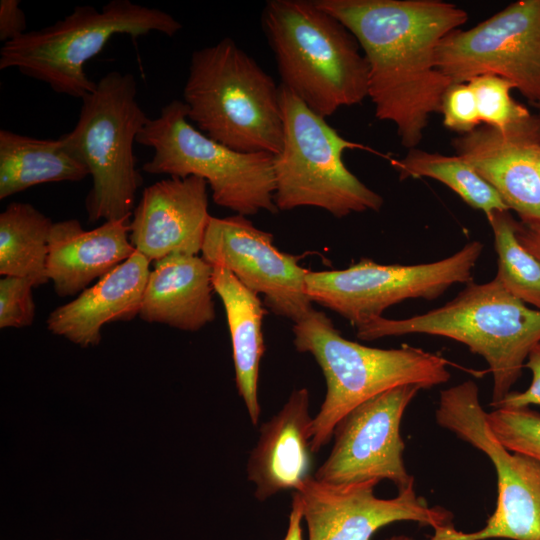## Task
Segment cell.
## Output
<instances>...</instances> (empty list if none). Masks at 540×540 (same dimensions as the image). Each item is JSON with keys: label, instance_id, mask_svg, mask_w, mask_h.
Segmentation results:
<instances>
[{"label": "cell", "instance_id": "obj_3", "mask_svg": "<svg viewBox=\"0 0 540 540\" xmlns=\"http://www.w3.org/2000/svg\"><path fill=\"white\" fill-rule=\"evenodd\" d=\"M407 334L450 338L481 356L492 374L494 408L512 392L540 342V310L514 297L494 277L482 284L468 283L451 301L424 314L379 317L356 327V336L363 341Z\"/></svg>", "mask_w": 540, "mask_h": 540}, {"label": "cell", "instance_id": "obj_30", "mask_svg": "<svg viewBox=\"0 0 540 540\" xmlns=\"http://www.w3.org/2000/svg\"><path fill=\"white\" fill-rule=\"evenodd\" d=\"M440 112L445 127L462 135L475 130L481 123L476 99L468 82L452 83L447 88Z\"/></svg>", "mask_w": 540, "mask_h": 540}, {"label": "cell", "instance_id": "obj_12", "mask_svg": "<svg viewBox=\"0 0 540 540\" xmlns=\"http://www.w3.org/2000/svg\"><path fill=\"white\" fill-rule=\"evenodd\" d=\"M437 67L452 83L484 74L508 80L532 105L540 103V0H518L437 49Z\"/></svg>", "mask_w": 540, "mask_h": 540}, {"label": "cell", "instance_id": "obj_2", "mask_svg": "<svg viewBox=\"0 0 540 540\" xmlns=\"http://www.w3.org/2000/svg\"><path fill=\"white\" fill-rule=\"evenodd\" d=\"M261 24L280 85L314 113L326 118L368 97L369 66L357 39L315 0H269Z\"/></svg>", "mask_w": 540, "mask_h": 540}, {"label": "cell", "instance_id": "obj_37", "mask_svg": "<svg viewBox=\"0 0 540 540\" xmlns=\"http://www.w3.org/2000/svg\"><path fill=\"white\" fill-rule=\"evenodd\" d=\"M533 106H534L535 108H537V110H538V115L540 116V103L534 104Z\"/></svg>", "mask_w": 540, "mask_h": 540}, {"label": "cell", "instance_id": "obj_18", "mask_svg": "<svg viewBox=\"0 0 540 540\" xmlns=\"http://www.w3.org/2000/svg\"><path fill=\"white\" fill-rule=\"evenodd\" d=\"M313 418L309 391L299 388L260 426L246 465L247 479L254 484L258 501L285 490L296 491L311 476Z\"/></svg>", "mask_w": 540, "mask_h": 540}, {"label": "cell", "instance_id": "obj_29", "mask_svg": "<svg viewBox=\"0 0 540 540\" xmlns=\"http://www.w3.org/2000/svg\"><path fill=\"white\" fill-rule=\"evenodd\" d=\"M34 284L24 277L2 276L0 279V328L31 326L35 318L32 296Z\"/></svg>", "mask_w": 540, "mask_h": 540}, {"label": "cell", "instance_id": "obj_19", "mask_svg": "<svg viewBox=\"0 0 540 540\" xmlns=\"http://www.w3.org/2000/svg\"><path fill=\"white\" fill-rule=\"evenodd\" d=\"M149 264L135 251L74 300L55 308L46 320L47 329L81 347L99 344L104 325L139 315Z\"/></svg>", "mask_w": 540, "mask_h": 540}, {"label": "cell", "instance_id": "obj_13", "mask_svg": "<svg viewBox=\"0 0 540 540\" xmlns=\"http://www.w3.org/2000/svg\"><path fill=\"white\" fill-rule=\"evenodd\" d=\"M421 388L402 385L361 403L336 424L333 447L313 477L329 484L388 480L398 492L415 484L403 459V414Z\"/></svg>", "mask_w": 540, "mask_h": 540}, {"label": "cell", "instance_id": "obj_8", "mask_svg": "<svg viewBox=\"0 0 540 540\" xmlns=\"http://www.w3.org/2000/svg\"><path fill=\"white\" fill-rule=\"evenodd\" d=\"M280 106L283 143L273 156L278 211L316 207L337 218L379 211L383 197L359 180L343 161L346 150H373L342 137L282 85Z\"/></svg>", "mask_w": 540, "mask_h": 540}, {"label": "cell", "instance_id": "obj_15", "mask_svg": "<svg viewBox=\"0 0 540 540\" xmlns=\"http://www.w3.org/2000/svg\"><path fill=\"white\" fill-rule=\"evenodd\" d=\"M378 483L329 484L308 477L296 490L308 540H370L379 529L403 521L434 530L454 526L453 514L440 506H429L414 486L392 498H379L374 492Z\"/></svg>", "mask_w": 540, "mask_h": 540}, {"label": "cell", "instance_id": "obj_36", "mask_svg": "<svg viewBox=\"0 0 540 540\" xmlns=\"http://www.w3.org/2000/svg\"><path fill=\"white\" fill-rule=\"evenodd\" d=\"M536 167H537V170H538V173H539V176H540V149L537 153V156H536Z\"/></svg>", "mask_w": 540, "mask_h": 540}, {"label": "cell", "instance_id": "obj_21", "mask_svg": "<svg viewBox=\"0 0 540 540\" xmlns=\"http://www.w3.org/2000/svg\"><path fill=\"white\" fill-rule=\"evenodd\" d=\"M212 272L198 255L172 254L156 261L138 316L184 331L200 330L216 317Z\"/></svg>", "mask_w": 540, "mask_h": 540}, {"label": "cell", "instance_id": "obj_9", "mask_svg": "<svg viewBox=\"0 0 540 540\" xmlns=\"http://www.w3.org/2000/svg\"><path fill=\"white\" fill-rule=\"evenodd\" d=\"M182 100H172L149 118L136 143L153 150L142 169L170 177L204 179L218 206L247 216L279 212L274 201L273 156L243 153L209 138L188 120Z\"/></svg>", "mask_w": 540, "mask_h": 540}, {"label": "cell", "instance_id": "obj_24", "mask_svg": "<svg viewBox=\"0 0 540 540\" xmlns=\"http://www.w3.org/2000/svg\"><path fill=\"white\" fill-rule=\"evenodd\" d=\"M54 222L29 203L12 202L0 214V275L49 281L48 243Z\"/></svg>", "mask_w": 540, "mask_h": 540}, {"label": "cell", "instance_id": "obj_20", "mask_svg": "<svg viewBox=\"0 0 540 540\" xmlns=\"http://www.w3.org/2000/svg\"><path fill=\"white\" fill-rule=\"evenodd\" d=\"M130 217L105 221L92 230L77 219L54 222L48 243L47 274L60 297L80 294L135 252Z\"/></svg>", "mask_w": 540, "mask_h": 540}, {"label": "cell", "instance_id": "obj_1", "mask_svg": "<svg viewBox=\"0 0 540 540\" xmlns=\"http://www.w3.org/2000/svg\"><path fill=\"white\" fill-rule=\"evenodd\" d=\"M315 1L357 39L375 116L395 125L404 147L416 148L452 84L437 67L438 46L467 22L466 11L441 0Z\"/></svg>", "mask_w": 540, "mask_h": 540}, {"label": "cell", "instance_id": "obj_32", "mask_svg": "<svg viewBox=\"0 0 540 540\" xmlns=\"http://www.w3.org/2000/svg\"><path fill=\"white\" fill-rule=\"evenodd\" d=\"M18 0L0 1V40L13 41L27 32L26 17Z\"/></svg>", "mask_w": 540, "mask_h": 540}, {"label": "cell", "instance_id": "obj_11", "mask_svg": "<svg viewBox=\"0 0 540 540\" xmlns=\"http://www.w3.org/2000/svg\"><path fill=\"white\" fill-rule=\"evenodd\" d=\"M482 251L481 242L471 241L451 256L429 263L383 265L362 258L346 269L309 271L307 292L312 302L357 327L406 299L434 300L457 283L472 282Z\"/></svg>", "mask_w": 540, "mask_h": 540}, {"label": "cell", "instance_id": "obj_6", "mask_svg": "<svg viewBox=\"0 0 540 540\" xmlns=\"http://www.w3.org/2000/svg\"><path fill=\"white\" fill-rule=\"evenodd\" d=\"M181 29V23L169 13L130 0H111L101 10L77 5L62 20L4 43L0 69L15 68L56 93L83 99L96 87L85 64L113 36L137 38L159 32L172 37Z\"/></svg>", "mask_w": 540, "mask_h": 540}, {"label": "cell", "instance_id": "obj_16", "mask_svg": "<svg viewBox=\"0 0 540 540\" xmlns=\"http://www.w3.org/2000/svg\"><path fill=\"white\" fill-rule=\"evenodd\" d=\"M456 155L469 163L524 223H540V116L530 114L504 129L488 125L452 140Z\"/></svg>", "mask_w": 540, "mask_h": 540}, {"label": "cell", "instance_id": "obj_31", "mask_svg": "<svg viewBox=\"0 0 540 540\" xmlns=\"http://www.w3.org/2000/svg\"><path fill=\"white\" fill-rule=\"evenodd\" d=\"M525 368L532 374L530 386L522 392H510L494 409L540 406V342L531 350Z\"/></svg>", "mask_w": 540, "mask_h": 540}, {"label": "cell", "instance_id": "obj_14", "mask_svg": "<svg viewBox=\"0 0 540 540\" xmlns=\"http://www.w3.org/2000/svg\"><path fill=\"white\" fill-rule=\"evenodd\" d=\"M201 253L209 264L227 268L249 290L262 294L267 308L280 317L297 323L314 309L306 287L310 270L298 264L299 257L276 248L273 235L246 216H211Z\"/></svg>", "mask_w": 540, "mask_h": 540}, {"label": "cell", "instance_id": "obj_35", "mask_svg": "<svg viewBox=\"0 0 540 540\" xmlns=\"http://www.w3.org/2000/svg\"><path fill=\"white\" fill-rule=\"evenodd\" d=\"M385 540H415L413 537L405 534L393 535Z\"/></svg>", "mask_w": 540, "mask_h": 540}, {"label": "cell", "instance_id": "obj_17", "mask_svg": "<svg viewBox=\"0 0 540 540\" xmlns=\"http://www.w3.org/2000/svg\"><path fill=\"white\" fill-rule=\"evenodd\" d=\"M208 183L197 176L170 177L142 192L133 210L129 238L149 261L172 254L198 255L211 218Z\"/></svg>", "mask_w": 540, "mask_h": 540}, {"label": "cell", "instance_id": "obj_27", "mask_svg": "<svg viewBox=\"0 0 540 540\" xmlns=\"http://www.w3.org/2000/svg\"><path fill=\"white\" fill-rule=\"evenodd\" d=\"M473 90L481 123L504 129L531 112L511 96L514 86L499 76L484 74L468 81Z\"/></svg>", "mask_w": 540, "mask_h": 540}, {"label": "cell", "instance_id": "obj_5", "mask_svg": "<svg viewBox=\"0 0 540 540\" xmlns=\"http://www.w3.org/2000/svg\"><path fill=\"white\" fill-rule=\"evenodd\" d=\"M183 102L199 131L232 150H281L280 85L229 37L192 53Z\"/></svg>", "mask_w": 540, "mask_h": 540}, {"label": "cell", "instance_id": "obj_26", "mask_svg": "<svg viewBox=\"0 0 540 540\" xmlns=\"http://www.w3.org/2000/svg\"><path fill=\"white\" fill-rule=\"evenodd\" d=\"M498 257L496 278L514 297L540 310V262L518 241L517 221L509 210L486 216Z\"/></svg>", "mask_w": 540, "mask_h": 540}, {"label": "cell", "instance_id": "obj_23", "mask_svg": "<svg viewBox=\"0 0 540 540\" xmlns=\"http://www.w3.org/2000/svg\"><path fill=\"white\" fill-rule=\"evenodd\" d=\"M89 176L61 136L38 139L0 130V199L32 186L53 182H79Z\"/></svg>", "mask_w": 540, "mask_h": 540}, {"label": "cell", "instance_id": "obj_34", "mask_svg": "<svg viewBox=\"0 0 540 540\" xmlns=\"http://www.w3.org/2000/svg\"><path fill=\"white\" fill-rule=\"evenodd\" d=\"M302 521L303 513L301 498L299 493L294 491L292 495L287 531L283 540H304Z\"/></svg>", "mask_w": 540, "mask_h": 540}, {"label": "cell", "instance_id": "obj_7", "mask_svg": "<svg viewBox=\"0 0 540 540\" xmlns=\"http://www.w3.org/2000/svg\"><path fill=\"white\" fill-rule=\"evenodd\" d=\"M81 100L75 127L62 137L92 178L85 199L88 221L131 217L143 181L134 143L149 120L137 101L136 79L110 71Z\"/></svg>", "mask_w": 540, "mask_h": 540}, {"label": "cell", "instance_id": "obj_33", "mask_svg": "<svg viewBox=\"0 0 540 540\" xmlns=\"http://www.w3.org/2000/svg\"><path fill=\"white\" fill-rule=\"evenodd\" d=\"M516 235L520 244L540 262V223L517 221Z\"/></svg>", "mask_w": 540, "mask_h": 540}, {"label": "cell", "instance_id": "obj_4", "mask_svg": "<svg viewBox=\"0 0 540 540\" xmlns=\"http://www.w3.org/2000/svg\"><path fill=\"white\" fill-rule=\"evenodd\" d=\"M293 333L296 350L314 357L326 381L324 400L313 418V453L331 441L339 420L370 398L402 385L429 389L451 377L442 356L409 345L382 349L348 340L315 309L294 323Z\"/></svg>", "mask_w": 540, "mask_h": 540}, {"label": "cell", "instance_id": "obj_10", "mask_svg": "<svg viewBox=\"0 0 540 540\" xmlns=\"http://www.w3.org/2000/svg\"><path fill=\"white\" fill-rule=\"evenodd\" d=\"M479 388L472 380L440 392L437 424L484 453L497 477V503L485 526L462 532L454 526L434 530L427 540H540V462L512 452L491 432Z\"/></svg>", "mask_w": 540, "mask_h": 540}, {"label": "cell", "instance_id": "obj_22", "mask_svg": "<svg viewBox=\"0 0 540 540\" xmlns=\"http://www.w3.org/2000/svg\"><path fill=\"white\" fill-rule=\"evenodd\" d=\"M212 285L220 297L230 332L235 382L253 425L259 423L260 362L265 351L262 322L265 310L258 295L245 287L227 268L214 265Z\"/></svg>", "mask_w": 540, "mask_h": 540}, {"label": "cell", "instance_id": "obj_28", "mask_svg": "<svg viewBox=\"0 0 540 540\" xmlns=\"http://www.w3.org/2000/svg\"><path fill=\"white\" fill-rule=\"evenodd\" d=\"M491 432L512 452L540 462V414L530 407L496 408L486 414Z\"/></svg>", "mask_w": 540, "mask_h": 540}, {"label": "cell", "instance_id": "obj_25", "mask_svg": "<svg viewBox=\"0 0 540 540\" xmlns=\"http://www.w3.org/2000/svg\"><path fill=\"white\" fill-rule=\"evenodd\" d=\"M391 166L400 180L428 177L454 191L466 204L485 215L509 210L497 191L461 157L410 149L402 159H392ZM510 211V210H509Z\"/></svg>", "mask_w": 540, "mask_h": 540}]
</instances>
